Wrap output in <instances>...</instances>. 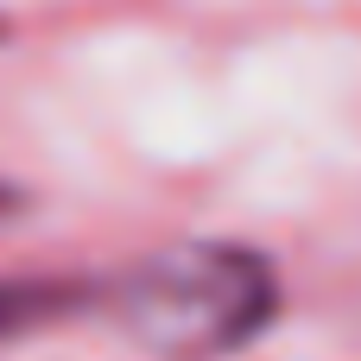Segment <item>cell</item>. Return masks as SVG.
Wrapping results in <instances>:
<instances>
[{"label": "cell", "mask_w": 361, "mask_h": 361, "mask_svg": "<svg viewBox=\"0 0 361 361\" xmlns=\"http://www.w3.org/2000/svg\"><path fill=\"white\" fill-rule=\"evenodd\" d=\"M114 330L159 361H228L279 317V273L241 241H171L102 292Z\"/></svg>", "instance_id": "cell-1"}, {"label": "cell", "mask_w": 361, "mask_h": 361, "mask_svg": "<svg viewBox=\"0 0 361 361\" xmlns=\"http://www.w3.org/2000/svg\"><path fill=\"white\" fill-rule=\"evenodd\" d=\"M6 209H13V190H6V184H0V216H6Z\"/></svg>", "instance_id": "cell-3"}, {"label": "cell", "mask_w": 361, "mask_h": 361, "mask_svg": "<svg viewBox=\"0 0 361 361\" xmlns=\"http://www.w3.org/2000/svg\"><path fill=\"white\" fill-rule=\"evenodd\" d=\"M89 298H95V286H76V279H0V349L51 330V324H70Z\"/></svg>", "instance_id": "cell-2"}]
</instances>
